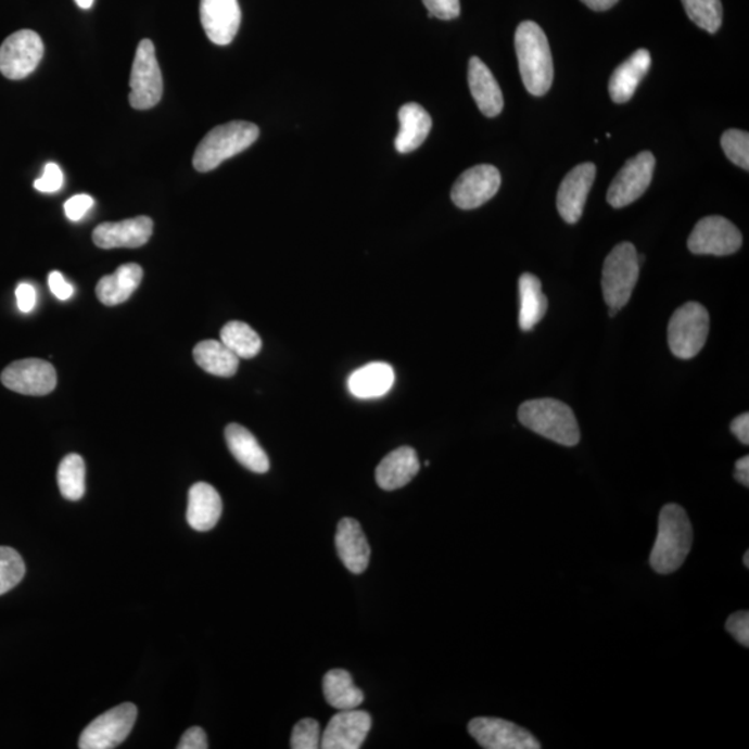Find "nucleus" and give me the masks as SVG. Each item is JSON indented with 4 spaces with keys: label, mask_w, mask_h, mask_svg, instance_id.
<instances>
[{
    "label": "nucleus",
    "mask_w": 749,
    "mask_h": 749,
    "mask_svg": "<svg viewBox=\"0 0 749 749\" xmlns=\"http://www.w3.org/2000/svg\"><path fill=\"white\" fill-rule=\"evenodd\" d=\"M693 526L686 509L668 504L659 513L658 536L649 566L659 574L678 571L693 547Z\"/></svg>",
    "instance_id": "nucleus-1"
},
{
    "label": "nucleus",
    "mask_w": 749,
    "mask_h": 749,
    "mask_svg": "<svg viewBox=\"0 0 749 749\" xmlns=\"http://www.w3.org/2000/svg\"><path fill=\"white\" fill-rule=\"evenodd\" d=\"M516 49L524 88L534 97H543L551 88L554 66L551 49L541 25L534 22L519 24Z\"/></svg>",
    "instance_id": "nucleus-2"
},
{
    "label": "nucleus",
    "mask_w": 749,
    "mask_h": 749,
    "mask_svg": "<svg viewBox=\"0 0 749 749\" xmlns=\"http://www.w3.org/2000/svg\"><path fill=\"white\" fill-rule=\"evenodd\" d=\"M519 422L548 441L573 447L581 442V429L572 408L554 398L524 402L518 409Z\"/></svg>",
    "instance_id": "nucleus-3"
},
{
    "label": "nucleus",
    "mask_w": 749,
    "mask_h": 749,
    "mask_svg": "<svg viewBox=\"0 0 749 749\" xmlns=\"http://www.w3.org/2000/svg\"><path fill=\"white\" fill-rule=\"evenodd\" d=\"M259 129L256 124L232 122L213 128L199 143L193 156V167L199 173H208L225 160L237 156L257 141Z\"/></svg>",
    "instance_id": "nucleus-4"
},
{
    "label": "nucleus",
    "mask_w": 749,
    "mask_h": 749,
    "mask_svg": "<svg viewBox=\"0 0 749 749\" xmlns=\"http://www.w3.org/2000/svg\"><path fill=\"white\" fill-rule=\"evenodd\" d=\"M640 275L638 253L632 243L623 242L608 254L602 268V293L609 308L622 309L632 297Z\"/></svg>",
    "instance_id": "nucleus-5"
},
{
    "label": "nucleus",
    "mask_w": 749,
    "mask_h": 749,
    "mask_svg": "<svg viewBox=\"0 0 749 749\" xmlns=\"http://www.w3.org/2000/svg\"><path fill=\"white\" fill-rule=\"evenodd\" d=\"M708 333V309L696 302L683 304L669 321V347L677 358H694L706 346Z\"/></svg>",
    "instance_id": "nucleus-6"
},
{
    "label": "nucleus",
    "mask_w": 749,
    "mask_h": 749,
    "mask_svg": "<svg viewBox=\"0 0 749 749\" xmlns=\"http://www.w3.org/2000/svg\"><path fill=\"white\" fill-rule=\"evenodd\" d=\"M129 103L135 110L156 106L163 97V75L160 69L156 49L150 39L138 45L131 73Z\"/></svg>",
    "instance_id": "nucleus-7"
},
{
    "label": "nucleus",
    "mask_w": 749,
    "mask_h": 749,
    "mask_svg": "<svg viewBox=\"0 0 749 749\" xmlns=\"http://www.w3.org/2000/svg\"><path fill=\"white\" fill-rule=\"evenodd\" d=\"M138 708L125 702L110 709L88 724L79 737L81 749H112L127 740L137 722Z\"/></svg>",
    "instance_id": "nucleus-8"
},
{
    "label": "nucleus",
    "mask_w": 749,
    "mask_h": 749,
    "mask_svg": "<svg viewBox=\"0 0 749 749\" xmlns=\"http://www.w3.org/2000/svg\"><path fill=\"white\" fill-rule=\"evenodd\" d=\"M42 38L31 29L10 35L0 47V73L9 79H23L34 73L43 58Z\"/></svg>",
    "instance_id": "nucleus-9"
},
{
    "label": "nucleus",
    "mask_w": 749,
    "mask_h": 749,
    "mask_svg": "<svg viewBox=\"0 0 749 749\" xmlns=\"http://www.w3.org/2000/svg\"><path fill=\"white\" fill-rule=\"evenodd\" d=\"M742 234L727 218L711 216L699 219L687 246L701 256H731L740 250Z\"/></svg>",
    "instance_id": "nucleus-10"
},
{
    "label": "nucleus",
    "mask_w": 749,
    "mask_h": 749,
    "mask_svg": "<svg viewBox=\"0 0 749 749\" xmlns=\"http://www.w3.org/2000/svg\"><path fill=\"white\" fill-rule=\"evenodd\" d=\"M468 732L486 749H541L542 744L526 728L498 718H474Z\"/></svg>",
    "instance_id": "nucleus-11"
},
{
    "label": "nucleus",
    "mask_w": 749,
    "mask_h": 749,
    "mask_svg": "<svg viewBox=\"0 0 749 749\" xmlns=\"http://www.w3.org/2000/svg\"><path fill=\"white\" fill-rule=\"evenodd\" d=\"M656 169L651 152H642L629 160L608 189L607 200L613 208H622L636 202L647 191Z\"/></svg>",
    "instance_id": "nucleus-12"
},
{
    "label": "nucleus",
    "mask_w": 749,
    "mask_h": 749,
    "mask_svg": "<svg viewBox=\"0 0 749 749\" xmlns=\"http://www.w3.org/2000/svg\"><path fill=\"white\" fill-rule=\"evenodd\" d=\"M10 391L27 396H47L58 384L56 369L43 359L27 358L14 361L0 374Z\"/></svg>",
    "instance_id": "nucleus-13"
},
{
    "label": "nucleus",
    "mask_w": 749,
    "mask_h": 749,
    "mask_svg": "<svg viewBox=\"0 0 749 749\" xmlns=\"http://www.w3.org/2000/svg\"><path fill=\"white\" fill-rule=\"evenodd\" d=\"M499 187L502 175L498 169L488 164H481L459 175L452 189V200L458 208H478L496 196Z\"/></svg>",
    "instance_id": "nucleus-14"
},
{
    "label": "nucleus",
    "mask_w": 749,
    "mask_h": 749,
    "mask_svg": "<svg viewBox=\"0 0 749 749\" xmlns=\"http://www.w3.org/2000/svg\"><path fill=\"white\" fill-rule=\"evenodd\" d=\"M372 718L367 711L347 709L329 721L322 733V749H358L371 732Z\"/></svg>",
    "instance_id": "nucleus-15"
},
{
    "label": "nucleus",
    "mask_w": 749,
    "mask_h": 749,
    "mask_svg": "<svg viewBox=\"0 0 749 749\" xmlns=\"http://www.w3.org/2000/svg\"><path fill=\"white\" fill-rule=\"evenodd\" d=\"M596 173L597 168L593 163H583L563 178L557 196L558 213L563 221L576 224L582 218Z\"/></svg>",
    "instance_id": "nucleus-16"
},
{
    "label": "nucleus",
    "mask_w": 749,
    "mask_h": 749,
    "mask_svg": "<svg viewBox=\"0 0 749 749\" xmlns=\"http://www.w3.org/2000/svg\"><path fill=\"white\" fill-rule=\"evenodd\" d=\"M200 22L210 41L219 47L231 43L242 22L238 0H200Z\"/></svg>",
    "instance_id": "nucleus-17"
},
{
    "label": "nucleus",
    "mask_w": 749,
    "mask_h": 749,
    "mask_svg": "<svg viewBox=\"0 0 749 749\" xmlns=\"http://www.w3.org/2000/svg\"><path fill=\"white\" fill-rule=\"evenodd\" d=\"M153 234V221L147 216L103 223L94 228L93 243L100 249H138L144 246Z\"/></svg>",
    "instance_id": "nucleus-18"
},
{
    "label": "nucleus",
    "mask_w": 749,
    "mask_h": 749,
    "mask_svg": "<svg viewBox=\"0 0 749 749\" xmlns=\"http://www.w3.org/2000/svg\"><path fill=\"white\" fill-rule=\"evenodd\" d=\"M334 543H337L339 558L350 572L361 574L367 571L371 548L361 524L356 519L343 518L339 522Z\"/></svg>",
    "instance_id": "nucleus-19"
},
{
    "label": "nucleus",
    "mask_w": 749,
    "mask_h": 749,
    "mask_svg": "<svg viewBox=\"0 0 749 749\" xmlns=\"http://www.w3.org/2000/svg\"><path fill=\"white\" fill-rule=\"evenodd\" d=\"M421 464L416 449L404 446L389 453L379 464L374 478L378 486L386 492L407 486L417 477Z\"/></svg>",
    "instance_id": "nucleus-20"
},
{
    "label": "nucleus",
    "mask_w": 749,
    "mask_h": 749,
    "mask_svg": "<svg viewBox=\"0 0 749 749\" xmlns=\"http://www.w3.org/2000/svg\"><path fill=\"white\" fill-rule=\"evenodd\" d=\"M468 82L472 98L486 117H497L503 112L502 89L491 69L479 58L469 60Z\"/></svg>",
    "instance_id": "nucleus-21"
},
{
    "label": "nucleus",
    "mask_w": 749,
    "mask_h": 749,
    "mask_svg": "<svg viewBox=\"0 0 749 749\" xmlns=\"http://www.w3.org/2000/svg\"><path fill=\"white\" fill-rule=\"evenodd\" d=\"M223 499L212 484H193L188 494L187 519L189 526L198 532L212 531L221 518Z\"/></svg>",
    "instance_id": "nucleus-22"
},
{
    "label": "nucleus",
    "mask_w": 749,
    "mask_h": 749,
    "mask_svg": "<svg viewBox=\"0 0 749 749\" xmlns=\"http://www.w3.org/2000/svg\"><path fill=\"white\" fill-rule=\"evenodd\" d=\"M651 67V54L647 49H638L636 53L623 62L611 79H609V94L618 104L626 103L633 98L634 92L646 77Z\"/></svg>",
    "instance_id": "nucleus-23"
},
{
    "label": "nucleus",
    "mask_w": 749,
    "mask_h": 749,
    "mask_svg": "<svg viewBox=\"0 0 749 749\" xmlns=\"http://www.w3.org/2000/svg\"><path fill=\"white\" fill-rule=\"evenodd\" d=\"M399 131L394 141L398 153L406 154L417 150L431 134L432 118L418 103L404 104L398 112Z\"/></svg>",
    "instance_id": "nucleus-24"
},
{
    "label": "nucleus",
    "mask_w": 749,
    "mask_h": 749,
    "mask_svg": "<svg viewBox=\"0 0 749 749\" xmlns=\"http://www.w3.org/2000/svg\"><path fill=\"white\" fill-rule=\"evenodd\" d=\"M225 441H227L232 456L249 471L254 473H266L269 471V459L266 452L259 446L253 433H250L242 424H228L227 429H225Z\"/></svg>",
    "instance_id": "nucleus-25"
},
{
    "label": "nucleus",
    "mask_w": 749,
    "mask_h": 749,
    "mask_svg": "<svg viewBox=\"0 0 749 749\" xmlns=\"http://www.w3.org/2000/svg\"><path fill=\"white\" fill-rule=\"evenodd\" d=\"M143 269L138 264L129 263L118 267L113 275L100 279L97 294L104 306L114 307L127 302L141 284Z\"/></svg>",
    "instance_id": "nucleus-26"
},
{
    "label": "nucleus",
    "mask_w": 749,
    "mask_h": 749,
    "mask_svg": "<svg viewBox=\"0 0 749 749\" xmlns=\"http://www.w3.org/2000/svg\"><path fill=\"white\" fill-rule=\"evenodd\" d=\"M394 378V369L388 363H371L350 374L347 386L354 397L378 398L391 391Z\"/></svg>",
    "instance_id": "nucleus-27"
},
{
    "label": "nucleus",
    "mask_w": 749,
    "mask_h": 749,
    "mask_svg": "<svg viewBox=\"0 0 749 749\" xmlns=\"http://www.w3.org/2000/svg\"><path fill=\"white\" fill-rule=\"evenodd\" d=\"M519 327L522 331H532L546 316L548 302L543 293L541 279L532 274H522L519 278Z\"/></svg>",
    "instance_id": "nucleus-28"
},
{
    "label": "nucleus",
    "mask_w": 749,
    "mask_h": 749,
    "mask_svg": "<svg viewBox=\"0 0 749 749\" xmlns=\"http://www.w3.org/2000/svg\"><path fill=\"white\" fill-rule=\"evenodd\" d=\"M325 699L339 711L356 709L364 702V693L354 684L353 676L344 669H333L322 681Z\"/></svg>",
    "instance_id": "nucleus-29"
},
{
    "label": "nucleus",
    "mask_w": 749,
    "mask_h": 749,
    "mask_svg": "<svg viewBox=\"0 0 749 749\" xmlns=\"http://www.w3.org/2000/svg\"><path fill=\"white\" fill-rule=\"evenodd\" d=\"M193 358L198 366L210 374L219 378H231L238 372L239 357L223 342L203 341L193 348Z\"/></svg>",
    "instance_id": "nucleus-30"
},
{
    "label": "nucleus",
    "mask_w": 749,
    "mask_h": 749,
    "mask_svg": "<svg viewBox=\"0 0 749 749\" xmlns=\"http://www.w3.org/2000/svg\"><path fill=\"white\" fill-rule=\"evenodd\" d=\"M221 342L239 358H253L262 352L263 342L247 323L231 321L221 329Z\"/></svg>",
    "instance_id": "nucleus-31"
},
{
    "label": "nucleus",
    "mask_w": 749,
    "mask_h": 749,
    "mask_svg": "<svg viewBox=\"0 0 749 749\" xmlns=\"http://www.w3.org/2000/svg\"><path fill=\"white\" fill-rule=\"evenodd\" d=\"M60 493L69 502H78L85 494V462L78 454H68L58 471Z\"/></svg>",
    "instance_id": "nucleus-32"
},
{
    "label": "nucleus",
    "mask_w": 749,
    "mask_h": 749,
    "mask_svg": "<svg viewBox=\"0 0 749 749\" xmlns=\"http://www.w3.org/2000/svg\"><path fill=\"white\" fill-rule=\"evenodd\" d=\"M688 18L709 34L718 33L723 22L721 0H682Z\"/></svg>",
    "instance_id": "nucleus-33"
},
{
    "label": "nucleus",
    "mask_w": 749,
    "mask_h": 749,
    "mask_svg": "<svg viewBox=\"0 0 749 749\" xmlns=\"http://www.w3.org/2000/svg\"><path fill=\"white\" fill-rule=\"evenodd\" d=\"M24 576L22 556L12 547L0 546V596L13 591Z\"/></svg>",
    "instance_id": "nucleus-34"
},
{
    "label": "nucleus",
    "mask_w": 749,
    "mask_h": 749,
    "mask_svg": "<svg viewBox=\"0 0 749 749\" xmlns=\"http://www.w3.org/2000/svg\"><path fill=\"white\" fill-rule=\"evenodd\" d=\"M721 144L728 160L736 166L749 169V135L740 129H728L722 135Z\"/></svg>",
    "instance_id": "nucleus-35"
},
{
    "label": "nucleus",
    "mask_w": 749,
    "mask_h": 749,
    "mask_svg": "<svg viewBox=\"0 0 749 749\" xmlns=\"http://www.w3.org/2000/svg\"><path fill=\"white\" fill-rule=\"evenodd\" d=\"M322 732L316 719H302L294 724L291 737V748L293 749H317L321 748Z\"/></svg>",
    "instance_id": "nucleus-36"
},
{
    "label": "nucleus",
    "mask_w": 749,
    "mask_h": 749,
    "mask_svg": "<svg viewBox=\"0 0 749 749\" xmlns=\"http://www.w3.org/2000/svg\"><path fill=\"white\" fill-rule=\"evenodd\" d=\"M64 177L62 169L54 163H48L45 166L41 178L34 182V188L42 193H54L62 189Z\"/></svg>",
    "instance_id": "nucleus-37"
},
{
    "label": "nucleus",
    "mask_w": 749,
    "mask_h": 749,
    "mask_svg": "<svg viewBox=\"0 0 749 749\" xmlns=\"http://www.w3.org/2000/svg\"><path fill=\"white\" fill-rule=\"evenodd\" d=\"M726 631L736 638L742 647H749V612L738 611L727 618Z\"/></svg>",
    "instance_id": "nucleus-38"
},
{
    "label": "nucleus",
    "mask_w": 749,
    "mask_h": 749,
    "mask_svg": "<svg viewBox=\"0 0 749 749\" xmlns=\"http://www.w3.org/2000/svg\"><path fill=\"white\" fill-rule=\"evenodd\" d=\"M423 4L428 9L429 17L453 20L461 12L459 0H423Z\"/></svg>",
    "instance_id": "nucleus-39"
},
{
    "label": "nucleus",
    "mask_w": 749,
    "mask_h": 749,
    "mask_svg": "<svg viewBox=\"0 0 749 749\" xmlns=\"http://www.w3.org/2000/svg\"><path fill=\"white\" fill-rule=\"evenodd\" d=\"M93 203V199L89 194H77V196L68 199L66 204H64V213L72 221H79V219L87 216Z\"/></svg>",
    "instance_id": "nucleus-40"
},
{
    "label": "nucleus",
    "mask_w": 749,
    "mask_h": 749,
    "mask_svg": "<svg viewBox=\"0 0 749 749\" xmlns=\"http://www.w3.org/2000/svg\"><path fill=\"white\" fill-rule=\"evenodd\" d=\"M178 749H207L206 732L202 727H191L183 733L181 741H179Z\"/></svg>",
    "instance_id": "nucleus-41"
},
{
    "label": "nucleus",
    "mask_w": 749,
    "mask_h": 749,
    "mask_svg": "<svg viewBox=\"0 0 749 749\" xmlns=\"http://www.w3.org/2000/svg\"><path fill=\"white\" fill-rule=\"evenodd\" d=\"M50 292L59 300H68L74 294V287L64 279L63 274L53 271L48 278Z\"/></svg>",
    "instance_id": "nucleus-42"
},
{
    "label": "nucleus",
    "mask_w": 749,
    "mask_h": 749,
    "mask_svg": "<svg viewBox=\"0 0 749 749\" xmlns=\"http://www.w3.org/2000/svg\"><path fill=\"white\" fill-rule=\"evenodd\" d=\"M17 306L22 313H31L37 306V291L33 284L20 283L16 289Z\"/></svg>",
    "instance_id": "nucleus-43"
},
{
    "label": "nucleus",
    "mask_w": 749,
    "mask_h": 749,
    "mask_svg": "<svg viewBox=\"0 0 749 749\" xmlns=\"http://www.w3.org/2000/svg\"><path fill=\"white\" fill-rule=\"evenodd\" d=\"M732 433L740 441L744 446L749 444V414L744 412L741 416L733 419L731 424Z\"/></svg>",
    "instance_id": "nucleus-44"
},
{
    "label": "nucleus",
    "mask_w": 749,
    "mask_h": 749,
    "mask_svg": "<svg viewBox=\"0 0 749 749\" xmlns=\"http://www.w3.org/2000/svg\"><path fill=\"white\" fill-rule=\"evenodd\" d=\"M734 479L742 486L749 487V457H742L736 462V471H734Z\"/></svg>",
    "instance_id": "nucleus-45"
},
{
    "label": "nucleus",
    "mask_w": 749,
    "mask_h": 749,
    "mask_svg": "<svg viewBox=\"0 0 749 749\" xmlns=\"http://www.w3.org/2000/svg\"><path fill=\"white\" fill-rule=\"evenodd\" d=\"M587 8L596 10V12H606L619 2V0H582Z\"/></svg>",
    "instance_id": "nucleus-46"
},
{
    "label": "nucleus",
    "mask_w": 749,
    "mask_h": 749,
    "mask_svg": "<svg viewBox=\"0 0 749 749\" xmlns=\"http://www.w3.org/2000/svg\"><path fill=\"white\" fill-rule=\"evenodd\" d=\"M75 3H77L81 9H91L93 0H75Z\"/></svg>",
    "instance_id": "nucleus-47"
},
{
    "label": "nucleus",
    "mask_w": 749,
    "mask_h": 749,
    "mask_svg": "<svg viewBox=\"0 0 749 749\" xmlns=\"http://www.w3.org/2000/svg\"><path fill=\"white\" fill-rule=\"evenodd\" d=\"M742 562H744V566H746V568L748 569L749 568V551L744 554Z\"/></svg>",
    "instance_id": "nucleus-48"
},
{
    "label": "nucleus",
    "mask_w": 749,
    "mask_h": 749,
    "mask_svg": "<svg viewBox=\"0 0 749 749\" xmlns=\"http://www.w3.org/2000/svg\"><path fill=\"white\" fill-rule=\"evenodd\" d=\"M619 312H621V309L609 308V317H615Z\"/></svg>",
    "instance_id": "nucleus-49"
}]
</instances>
